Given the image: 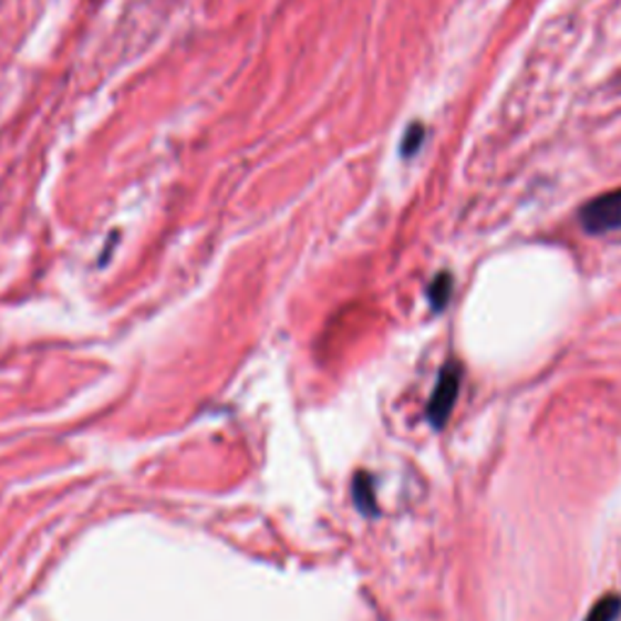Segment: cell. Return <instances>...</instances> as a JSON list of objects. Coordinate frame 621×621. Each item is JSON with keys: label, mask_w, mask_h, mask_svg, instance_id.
<instances>
[{"label": "cell", "mask_w": 621, "mask_h": 621, "mask_svg": "<svg viewBox=\"0 0 621 621\" xmlns=\"http://www.w3.org/2000/svg\"><path fill=\"white\" fill-rule=\"evenodd\" d=\"M621 617V594L610 592L592 604L586 621H617Z\"/></svg>", "instance_id": "obj_4"}, {"label": "cell", "mask_w": 621, "mask_h": 621, "mask_svg": "<svg viewBox=\"0 0 621 621\" xmlns=\"http://www.w3.org/2000/svg\"><path fill=\"white\" fill-rule=\"evenodd\" d=\"M580 224L592 236L610 234L621 228V189L590 199L580 209Z\"/></svg>", "instance_id": "obj_2"}, {"label": "cell", "mask_w": 621, "mask_h": 621, "mask_svg": "<svg viewBox=\"0 0 621 621\" xmlns=\"http://www.w3.org/2000/svg\"><path fill=\"white\" fill-rule=\"evenodd\" d=\"M459 389H462V364L447 362L439 370L433 399L427 403V421L435 429H442L449 423L456 399H459Z\"/></svg>", "instance_id": "obj_1"}, {"label": "cell", "mask_w": 621, "mask_h": 621, "mask_svg": "<svg viewBox=\"0 0 621 621\" xmlns=\"http://www.w3.org/2000/svg\"><path fill=\"white\" fill-rule=\"evenodd\" d=\"M423 144H425V126L421 122H413L401 138V156L413 158L417 151L423 148Z\"/></svg>", "instance_id": "obj_5"}, {"label": "cell", "mask_w": 621, "mask_h": 621, "mask_svg": "<svg viewBox=\"0 0 621 621\" xmlns=\"http://www.w3.org/2000/svg\"><path fill=\"white\" fill-rule=\"evenodd\" d=\"M358 500H360L364 510H374L372 488H370V480H366V478H358Z\"/></svg>", "instance_id": "obj_6"}, {"label": "cell", "mask_w": 621, "mask_h": 621, "mask_svg": "<svg viewBox=\"0 0 621 621\" xmlns=\"http://www.w3.org/2000/svg\"><path fill=\"white\" fill-rule=\"evenodd\" d=\"M452 289H454V277L449 272H439L433 280V284H429L427 299H429V307H433L435 313L447 309V303L452 299Z\"/></svg>", "instance_id": "obj_3"}]
</instances>
